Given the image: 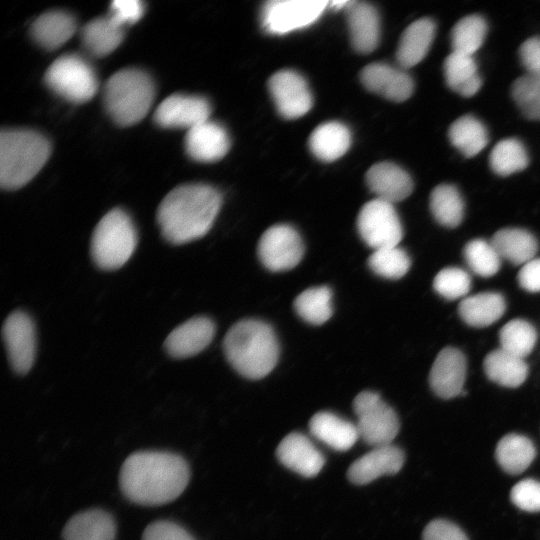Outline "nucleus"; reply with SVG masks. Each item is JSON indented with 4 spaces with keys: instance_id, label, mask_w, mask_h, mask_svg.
<instances>
[{
    "instance_id": "nucleus-26",
    "label": "nucleus",
    "mask_w": 540,
    "mask_h": 540,
    "mask_svg": "<svg viewBox=\"0 0 540 540\" xmlns=\"http://www.w3.org/2000/svg\"><path fill=\"white\" fill-rule=\"evenodd\" d=\"M76 31L74 17L62 10H52L41 14L31 25V35L35 42L48 50H54L68 41Z\"/></svg>"
},
{
    "instance_id": "nucleus-45",
    "label": "nucleus",
    "mask_w": 540,
    "mask_h": 540,
    "mask_svg": "<svg viewBox=\"0 0 540 540\" xmlns=\"http://www.w3.org/2000/svg\"><path fill=\"white\" fill-rule=\"evenodd\" d=\"M142 540H196L183 526L170 520H157L144 530Z\"/></svg>"
},
{
    "instance_id": "nucleus-13",
    "label": "nucleus",
    "mask_w": 540,
    "mask_h": 540,
    "mask_svg": "<svg viewBox=\"0 0 540 540\" xmlns=\"http://www.w3.org/2000/svg\"><path fill=\"white\" fill-rule=\"evenodd\" d=\"M268 89L277 111L286 119L305 115L312 107V95L306 80L292 70H281L271 76Z\"/></svg>"
},
{
    "instance_id": "nucleus-44",
    "label": "nucleus",
    "mask_w": 540,
    "mask_h": 540,
    "mask_svg": "<svg viewBox=\"0 0 540 540\" xmlns=\"http://www.w3.org/2000/svg\"><path fill=\"white\" fill-rule=\"evenodd\" d=\"M511 500L524 511H540V482L534 479L520 481L511 490Z\"/></svg>"
},
{
    "instance_id": "nucleus-23",
    "label": "nucleus",
    "mask_w": 540,
    "mask_h": 540,
    "mask_svg": "<svg viewBox=\"0 0 540 540\" xmlns=\"http://www.w3.org/2000/svg\"><path fill=\"white\" fill-rule=\"evenodd\" d=\"M116 521L108 511L92 508L73 515L62 530L63 540H115Z\"/></svg>"
},
{
    "instance_id": "nucleus-30",
    "label": "nucleus",
    "mask_w": 540,
    "mask_h": 540,
    "mask_svg": "<svg viewBox=\"0 0 540 540\" xmlns=\"http://www.w3.org/2000/svg\"><path fill=\"white\" fill-rule=\"evenodd\" d=\"M506 304L503 296L496 292H484L465 298L458 307L464 322L474 327H485L502 317Z\"/></svg>"
},
{
    "instance_id": "nucleus-2",
    "label": "nucleus",
    "mask_w": 540,
    "mask_h": 540,
    "mask_svg": "<svg viewBox=\"0 0 540 540\" xmlns=\"http://www.w3.org/2000/svg\"><path fill=\"white\" fill-rule=\"evenodd\" d=\"M222 197L212 186L185 184L171 190L156 214L162 236L173 245L203 237L212 227Z\"/></svg>"
},
{
    "instance_id": "nucleus-10",
    "label": "nucleus",
    "mask_w": 540,
    "mask_h": 540,
    "mask_svg": "<svg viewBox=\"0 0 540 540\" xmlns=\"http://www.w3.org/2000/svg\"><path fill=\"white\" fill-rule=\"evenodd\" d=\"M328 7L325 0H271L263 5L261 24L271 34H286L314 23Z\"/></svg>"
},
{
    "instance_id": "nucleus-25",
    "label": "nucleus",
    "mask_w": 540,
    "mask_h": 540,
    "mask_svg": "<svg viewBox=\"0 0 540 540\" xmlns=\"http://www.w3.org/2000/svg\"><path fill=\"white\" fill-rule=\"evenodd\" d=\"M435 29L431 19L421 18L404 30L396 51V60L401 68H411L423 60L433 42Z\"/></svg>"
},
{
    "instance_id": "nucleus-24",
    "label": "nucleus",
    "mask_w": 540,
    "mask_h": 540,
    "mask_svg": "<svg viewBox=\"0 0 540 540\" xmlns=\"http://www.w3.org/2000/svg\"><path fill=\"white\" fill-rule=\"evenodd\" d=\"M309 430L316 439L337 451L350 449L359 438L356 424L329 411L314 414Z\"/></svg>"
},
{
    "instance_id": "nucleus-32",
    "label": "nucleus",
    "mask_w": 540,
    "mask_h": 540,
    "mask_svg": "<svg viewBox=\"0 0 540 540\" xmlns=\"http://www.w3.org/2000/svg\"><path fill=\"white\" fill-rule=\"evenodd\" d=\"M483 367L490 380L509 388L520 386L528 374V366L523 358L501 348L485 357Z\"/></svg>"
},
{
    "instance_id": "nucleus-47",
    "label": "nucleus",
    "mask_w": 540,
    "mask_h": 540,
    "mask_svg": "<svg viewBox=\"0 0 540 540\" xmlns=\"http://www.w3.org/2000/svg\"><path fill=\"white\" fill-rule=\"evenodd\" d=\"M423 540H468V538L454 523L436 519L425 527Z\"/></svg>"
},
{
    "instance_id": "nucleus-46",
    "label": "nucleus",
    "mask_w": 540,
    "mask_h": 540,
    "mask_svg": "<svg viewBox=\"0 0 540 540\" xmlns=\"http://www.w3.org/2000/svg\"><path fill=\"white\" fill-rule=\"evenodd\" d=\"M109 14L120 25L134 24L144 14V3L140 0H115Z\"/></svg>"
},
{
    "instance_id": "nucleus-19",
    "label": "nucleus",
    "mask_w": 540,
    "mask_h": 540,
    "mask_svg": "<svg viewBox=\"0 0 540 540\" xmlns=\"http://www.w3.org/2000/svg\"><path fill=\"white\" fill-rule=\"evenodd\" d=\"M360 78L367 90L395 102L407 100L414 89V83L409 74L385 63H372L365 66L360 73Z\"/></svg>"
},
{
    "instance_id": "nucleus-5",
    "label": "nucleus",
    "mask_w": 540,
    "mask_h": 540,
    "mask_svg": "<svg viewBox=\"0 0 540 540\" xmlns=\"http://www.w3.org/2000/svg\"><path fill=\"white\" fill-rule=\"evenodd\" d=\"M155 96L151 77L143 70L125 68L106 82L104 105L112 120L121 126L141 121L149 112Z\"/></svg>"
},
{
    "instance_id": "nucleus-14",
    "label": "nucleus",
    "mask_w": 540,
    "mask_h": 540,
    "mask_svg": "<svg viewBox=\"0 0 540 540\" xmlns=\"http://www.w3.org/2000/svg\"><path fill=\"white\" fill-rule=\"evenodd\" d=\"M209 102L200 96L172 94L165 98L154 112V121L164 128L190 129L209 120Z\"/></svg>"
},
{
    "instance_id": "nucleus-49",
    "label": "nucleus",
    "mask_w": 540,
    "mask_h": 540,
    "mask_svg": "<svg viewBox=\"0 0 540 540\" xmlns=\"http://www.w3.org/2000/svg\"><path fill=\"white\" fill-rule=\"evenodd\" d=\"M518 282L526 291H540V258H533L522 266L518 274Z\"/></svg>"
},
{
    "instance_id": "nucleus-33",
    "label": "nucleus",
    "mask_w": 540,
    "mask_h": 540,
    "mask_svg": "<svg viewBox=\"0 0 540 540\" xmlns=\"http://www.w3.org/2000/svg\"><path fill=\"white\" fill-rule=\"evenodd\" d=\"M535 455V447L530 439L518 434L504 436L496 448L499 465L510 474H519L527 469Z\"/></svg>"
},
{
    "instance_id": "nucleus-18",
    "label": "nucleus",
    "mask_w": 540,
    "mask_h": 540,
    "mask_svg": "<svg viewBox=\"0 0 540 540\" xmlns=\"http://www.w3.org/2000/svg\"><path fill=\"white\" fill-rule=\"evenodd\" d=\"M276 456L285 467L306 478L315 477L325 464L323 454L299 432H292L282 439Z\"/></svg>"
},
{
    "instance_id": "nucleus-3",
    "label": "nucleus",
    "mask_w": 540,
    "mask_h": 540,
    "mask_svg": "<svg viewBox=\"0 0 540 540\" xmlns=\"http://www.w3.org/2000/svg\"><path fill=\"white\" fill-rule=\"evenodd\" d=\"M223 349L231 366L242 376L254 380L268 375L279 357L274 330L256 319L235 323L226 333Z\"/></svg>"
},
{
    "instance_id": "nucleus-38",
    "label": "nucleus",
    "mask_w": 540,
    "mask_h": 540,
    "mask_svg": "<svg viewBox=\"0 0 540 540\" xmlns=\"http://www.w3.org/2000/svg\"><path fill=\"white\" fill-rule=\"evenodd\" d=\"M489 163L496 174L507 176L525 169L528 165V155L519 140L504 139L492 149Z\"/></svg>"
},
{
    "instance_id": "nucleus-22",
    "label": "nucleus",
    "mask_w": 540,
    "mask_h": 540,
    "mask_svg": "<svg viewBox=\"0 0 540 540\" xmlns=\"http://www.w3.org/2000/svg\"><path fill=\"white\" fill-rule=\"evenodd\" d=\"M366 183L378 199L395 203L407 198L413 190L410 175L391 162L374 164L366 173Z\"/></svg>"
},
{
    "instance_id": "nucleus-35",
    "label": "nucleus",
    "mask_w": 540,
    "mask_h": 540,
    "mask_svg": "<svg viewBox=\"0 0 540 540\" xmlns=\"http://www.w3.org/2000/svg\"><path fill=\"white\" fill-rule=\"evenodd\" d=\"M430 210L439 224L457 227L464 216V203L458 189L449 184L435 187L430 194Z\"/></svg>"
},
{
    "instance_id": "nucleus-27",
    "label": "nucleus",
    "mask_w": 540,
    "mask_h": 540,
    "mask_svg": "<svg viewBox=\"0 0 540 540\" xmlns=\"http://www.w3.org/2000/svg\"><path fill=\"white\" fill-rule=\"evenodd\" d=\"M124 38V26L110 15L89 21L81 31L85 49L96 57H103L114 51Z\"/></svg>"
},
{
    "instance_id": "nucleus-40",
    "label": "nucleus",
    "mask_w": 540,
    "mask_h": 540,
    "mask_svg": "<svg viewBox=\"0 0 540 540\" xmlns=\"http://www.w3.org/2000/svg\"><path fill=\"white\" fill-rule=\"evenodd\" d=\"M463 253L469 268L479 276L490 277L500 269L501 257L491 242L474 239L466 244Z\"/></svg>"
},
{
    "instance_id": "nucleus-12",
    "label": "nucleus",
    "mask_w": 540,
    "mask_h": 540,
    "mask_svg": "<svg viewBox=\"0 0 540 540\" xmlns=\"http://www.w3.org/2000/svg\"><path fill=\"white\" fill-rule=\"evenodd\" d=\"M2 339L11 368L18 374H26L36 354V332L31 317L19 310L10 313L2 326Z\"/></svg>"
},
{
    "instance_id": "nucleus-9",
    "label": "nucleus",
    "mask_w": 540,
    "mask_h": 540,
    "mask_svg": "<svg viewBox=\"0 0 540 540\" xmlns=\"http://www.w3.org/2000/svg\"><path fill=\"white\" fill-rule=\"evenodd\" d=\"M357 228L363 241L374 250L398 246L403 237L401 221L393 204L378 198L361 208Z\"/></svg>"
},
{
    "instance_id": "nucleus-43",
    "label": "nucleus",
    "mask_w": 540,
    "mask_h": 540,
    "mask_svg": "<svg viewBox=\"0 0 540 540\" xmlns=\"http://www.w3.org/2000/svg\"><path fill=\"white\" fill-rule=\"evenodd\" d=\"M435 291L448 300L466 296L470 291L471 279L469 274L457 267H447L438 272L434 278Z\"/></svg>"
},
{
    "instance_id": "nucleus-8",
    "label": "nucleus",
    "mask_w": 540,
    "mask_h": 540,
    "mask_svg": "<svg viewBox=\"0 0 540 540\" xmlns=\"http://www.w3.org/2000/svg\"><path fill=\"white\" fill-rule=\"evenodd\" d=\"M359 437L376 447L392 444L399 432L396 412L373 391L360 392L353 401Z\"/></svg>"
},
{
    "instance_id": "nucleus-21",
    "label": "nucleus",
    "mask_w": 540,
    "mask_h": 540,
    "mask_svg": "<svg viewBox=\"0 0 540 540\" xmlns=\"http://www.w3.org/2000/svg\"><path fill=\"white\" fill-rule=\"evenodd\" d=\"M350 40L359 53L372 52L379 43L380 19L374 6L352 1L345 9Z\"/></svg>"
},
{
    "instance_id": "nucleus-20",
    "label": "nucleus",
    "mask_w": 540,
    "mask_h": 540,
    "mask_svg": "<svg viewBox=\"0 0 540 540\" xmlns=\"http://www.w3.org/2000/svg\"><path fill=\"white\" fill-rule=\"evenodd\" d=\"M184 142L187 154L199 162L218 161L226 155L230 147L225 128L210 120L187 130Z\"/></svg>"
},
{
    "instance_id": "nucleus-6",
    "label": "nucleus",
    "mask_w": 540,
    "mask_h": 540,
    "mask_svg": "<svg viewBox=\"0 0 540 540\" xmlns=\"http://www.w3.org/2000/svg\"><path fill=\"white\" fill-rule=\"evenodd\" d=\"M137 231L122 209L107 212L96 225L90 244L93 262L102 270H116L132 256L137 246Z\"/></svg>"
},
{
    "instance_id": "nucleus-31",
    "label": "nucleus",
    "mask_w": 540,
    "mask_h": 540,
    "mask_svg": "<svg viewBox=\"0 0 540 540\" xmlns=\"http://www.w3.org/2000/svg\"><path fill=\"white\" fill-rule=\"evenodd\" d=\"M501 258L518 265L532 260L538 250L536 238L520 228H504L497 231L491 241Z\"/></svg>"
},
{
    "instance_id": "nucleus-29",
    "label": "nucleus",
    "mask_w": 540,
    "mask_h": 540,
    "mask_svg": "<svg viewBox=\"0 0 540 540\" xmlns=\"http://www.w3.org/2000/svg\"><path fill=\"white\" fill-rule=\"evenodd\" d=\"M443 72L447 85L464 97L475 95L481 87L473 56L452 52L443 63Z\"/></svg>"
},
{
    "instance_id": "nucleus-39",
    "label": "nucleus",
    "mask_w": 540,
    "mask_h": 540,
    "mask_svg": "<svg viewBox=\"0 0 540 540\" xmlns=\"http://www.w3.org/2000/svg\"><path fill=\"white\" fill-rule=\"evenodd\" d=\"M499 340L501 349L524 359L533 350L537 334L528 321L514 319L501 328Z\"/></svg>"
},
{
    "instance_id": "nucleus-50",
    "label": "nucleus",
    "mask_w": 540,
    "mask_h": 540,
    "mask_svg": "<svg viewBox=\"0 0 540 540\" xmlns=\"http://www.w3.org/2000/svg\"><path fill=\"white\" fill-rule=\"evenodd\" d=\"M352 1H328V7L334 10L346 9Z\"/></svg>"
},
{
    "instance_id": "nucleus-42",
    "label": "nucleus",
    "mask_w": 540,
    "mask_h": 540,
    "mask_svg": "<svg viewBox=\"0 0 540 540\" xmlns=\"http://www.w3.org/2000/svg\"><path fill=\"white\" fill-rule=\"evenodd\" d=\"M512 97L522 114L540 120V78L525 74L512 85Z\"/></svg>"
},
{
    "instance_id": "nucleus-37",
    "label": "nucleus",
    "mask_w": 540,
    "mask_h": 540,
    "mask_svg": "<svg viewBox=\"0 0 540 540\" xmlns=\"http://www.w3.org/2000/svg\"><path fill=\"white\" fill-rule=\"evenodd\" d=\"M486 32L487 25L481 16L462 18L451 31L452 52L473 56L484 42Z\"/></svg>"
},
{
    "instance_id": "nucleus-4",
    "label": "nucleus",
    "mask_w": 540,
    "mask_h": 540,
    "mask_svg": "<svg viewBox=\"0 0 540 540\" xmlns=\"http://www.w3.org/2000/svg\"><path fill=\"white\" fill-rule=\"evenodd\" d=\"M51 146L41 133L29 129H3L0 133V184L18 189L44 166Z\"/></svg>"
},
{
    "instance_id": "nucleus-28",
    "label": "nucleus",
    "mask_w": 540,
    "mask_h": 540,
    "mask_svg": "<svg viewBox=\"0 0 540 540\" xmlns=\"http://www.w3.org/2000/svg\"><path fill=\"white\" fill-rule=\"evenodd\" d=\"M351 143L349 129L340 122H326L311 133L309 147L320 160L330 162L343 156Z\"/></svg>"
},
{
    "instance_id": "nucleus-17",
    "label": "nucleus",
    "mask_w": 540,
    "mask_h": 540,
    "mask_svg": "<svg viewBox=\"0 0 540 540\" xmlns=\"http://www.w3.org/2000/svg\"><path fill=\"white\" fill-rule=\"evenodd\" d=\"M467 363L463 353L446 347L437 355L429 374V383L434 393L449 399L462 394L466 378Z\"/></svg>"
},
{
    "instance_id": "nucleus-16",
    "label": "nucleus",
    "mask_w": 540,
    "mask_h": 540,
    "mask_svg": "<svg viewBox=\"0 0 540 540\" xmlns=\"http://www.w3.org/2000/svg\"><path fill=\"white\" fill-rule=\"evenodd\" d=\"M404 459L403 451L397 446H376L350 465L347 477L355 485H365L381 476L396 474Z\"/></svg>"
},
{
    "instance_id": "nucleus-41",
    "label": "nucleus",
    "mask_w": 540,
    "mask_h": 540,
    "mask_svg": "<svg viewBox=\"0 0 540 540\" xmlns=\"http://www.w3.org/2000/svg\"><path fill=\"white\" fill-rule=\"evenodd\" d=\"M408 254L398 246L374 250L368 259L370 269L388 279L403 277L410 268Z\"/></svg>"
},
{
    "instance_id": "nucleus-34",
    "label": "nucleus",
    "mask_w": 540,
    "mask_h": 540,
    "mask_svg": "<svg viewBox=\"0 0 540 540\" xmlns=\"http://www.w3.org/2000/svg\"><path fill=\"white\" fill-rule=\"evenodd\" d=\"M448 136L453 146L466 157L477 155L488 142L485 126L471 115L456 119L449 128Z\"/></svg>"
},
{
    "instance_id": "nucleus-36",
    "label": "nucleus",
    "mask_w": 540,
    "mask_h": 540,
    "mask_svg": "<svg viewBox=\"0 0 540 540\" xmlns=\"http://www.w3.org/2000/svg\"><path fill=\"white\" fill-rule=\"evenodd\" d=\"M294 308L306 322L321 325L329 320L333 313L332 291L327 286L308 288L296 297Z\"/></svg>"
},
{
    "instance_id": "nucleus-48",
    "label": "nucleus",
    "mask_w": 540,
    "mask_h": 540,
    "mask_svg": "<svg viewBox=\"0 0 540 540\" xmlns=\"http://www.w3.org/2000/svg\"><path fill=\"white\" fill-rule=\"evenodd\" d=\"M519 56L527 74L540 78V37L535 36L522 43Z\"/></svg>"
},
{
    "instance_id": "nucleus-7",
    "label": "nucleus",
    "mask_w": 540,
    "mask_h": 540,
    "mask_svg": "<svg viewBox=\"0 0 540 540\" xmlns=\"http://www.w3.org/2000/svg\"><path fill=\"white\" fill-rule=\"evenodd\" d=\"M46 85L64 99L83 103L90 100L98 88V79L91 64L74 53L58 57L45 72Z\"/></svg>"
},
{
    "instance_id": "nucleus-11",
    "label": "nucleus",
    "mask_w": 540,
    "mask_h": 540,
    "mask_svg": "<svg viewBox=\"0 0 540 540\" xmlns=\"http://www.w3.org/2000/svg\"><path fill=\"white\" fill-rule=\"evenodd\" d=\"M257 253L261 263L270 271H285L297 266L304 253L302 239L291 226L278 224L268 228L260 237Z\"/></svg>"
},
{
    "instance_id": "nucleus-1",
    "label": "nucleus",
    "mask_w": 540,
    "mask_h": 540,
    "mask_svg": "<svg viewBox=\"0 0 540 540\" xmlns=\"http://www.w3.org/2000/svg\"><path fill=\"white\" fill-rule=\"evenodd\" d=\"M190 480L188 462L169 451H137L123 462L119 473L122 494L143 506H159L178 498Z\"/></svg>"
},
{
    "instance_id": "nucleus-15",
    "label": "nucleus",
    "mask_w": 540,
    "mask_h": 540,
    "mask_svg": "<svg viewBox=\"0 0 540 540\" xmlns=\"http://www.w3.org/2000/svg\"><path fill=\"white\" fill-rule=\"evenodd\" d=\"M215 324L204 316L193 317L175 327L164 341L166 352L173 358H187L203 351L212 341Z\"/></svg>"
}]
</instances>
